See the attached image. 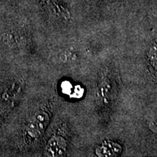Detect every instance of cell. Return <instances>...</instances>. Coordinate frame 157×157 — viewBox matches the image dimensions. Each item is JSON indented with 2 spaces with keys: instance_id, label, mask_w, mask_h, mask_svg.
Wrapping results in <instances>:
<instances>
[{
  "instance_id": "1",
  "label": "cell",
  "mask_w": 157,
  "mask_h": 157,
  "mask_svg": "<svg viewBox=\"0 0 157 157\" xmlns=\"http://www.w3.org/2000/svg\"><path fill=\"white\" fill-rule=\"evenodd\" d=\"M49 122V117L44 111L37 113L31 121L28 127V132L31 136L38 137L44 132Z\"/></svg>"
},
{
  "instance_id": "2",
  "label": "cell",
  "mask_w": 157,
  "mask_h": 157,
  "mask_svg": "<svg viewBox=\"0 0 157 157\" xmlns=\"http://www.w3.org/2000/svg\"><path fill=\"white\" fill-rule=\"evenodd\" d=\"M67 148L66 140L60 136H54L49 140L47 146V152L51 156H61Z\"/></svg>"
}]
</instances>
